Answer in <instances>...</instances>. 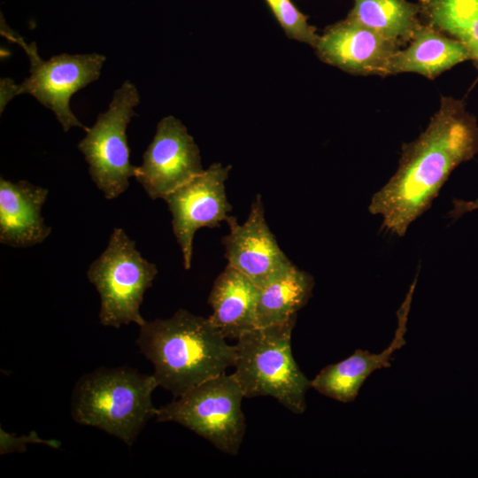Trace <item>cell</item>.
<instances>
[{
  "instance_id": "d6986e66",
  "label": "cell",
  "mask_w": 478,
  "mask_h": 478,
  "mask_svg": "<svg viewBox=\"0 0 478 478\" xmlns=\"http://www.w3.org/2000/svg\"><path fill=\"white\" fill-rule=\"evenodd\" d=\"M425 23L460 42L478 69V0H418Z\"/></svg>"
},
{
  "instance_id": "5b68a950",
  "label": "cell",
  "mask_w": 478,
  "mask_h": 478,
  "mask_svg": "<svg viewBox=\"0 0 478 478\" xmlns=\"http://www.w3.org/2000/svg\"><path fill=\"white\" fill-rule=\"evenodd\" d=\"M1 35L19 44L30 62L29 76L17 84L10 78L0 81V112L16 96L28 94L50 110L67 132L73 127H85L70 107L72 96L93 81H96L105 62V57L98 53L67 54L41 58L35 42L27 43L12 30L1 17Z\"/></svg>"
},
{
  "instance_id": "9c48e42d",
  "label": "cell",
  "mask_w": 478,
  "mask_h": 478,
  "mask_svg": "<svg viewBox=\"0 0 478 478\" xmlns=\"http://www.w3.org/2000/svg\"><path fill=\"white\" fill-rule=\"evenodd\" d=\"M230 168L214 163L163 198L173 217V235L186 269L191 266L196 232L204 227H219L229 218L232 206L227 198L225 182Z\"/></svg>"
},
{
  "instance_id": "4fadbf2b",
  "label": "cell",
  "mask_w": 478,
  "mask_h": 478,
  "mask_svg": "<svg viewBox=\"0 0 478 478\" xmlns=\"http://www.w3.org/2000/svg\"><path fill=\"white\" fill-rule=\"evenodd\" d=\"M416 281L397 312V326L390 344L380 353L358 349L345 359L323 367L311 380L312 388L320 394L342 403L355 400L370 374L391 366L393 353L405 344L408 314Z\"/></svg>"
},
{
  "instance_id": "9a60e30c",
  "label": "cell",
  "mask_w": 478,
  "mask_h": 478,
  "mask_svg": "<svg viewBox=\"0 0 478 478\" xmlns=\"http://www.w3.org/2000/svg\"><path fill=\"white\" fill-rule=\"evenodd\" d=\"M257 287L242 273L227 265L214 281L208 304V317L226 338L238 339L257 328Z\"/></svg>"
},
{
  "instance_id": "277c9868",
  "label": "cell",
  "mask_w": 478,
  "mask_h": 478,
  "mask_svg": "<svg viewBox=\"0 0 478 478\" xmlns=\"http://www.w3.org/2000/svg\"><path fill=\"white\" fill-rule=\"evenodd\" d=\"M297 316L275 325L256 328L236 339L235 371L244 397H272L289 411L306 409L311 380L297 364L291 335Z\"/></svg>"
},
{
  "instance_id": "7402d4cb",
  "label": "cell",
  "mask_w": 478,
  "mask_h": 478,
  "mask_svg": "<svg viewBox=\"0 0 478 478\" xmlns=\"http://www.w3.org/2000/svg\"><path fill=\"white\" fill-rule=\"evenodd\" d=\"M453 208L450 212V216L458 219L466 212L478 210V198L475 200L466 201L463 199H453Z\"/></svg>"
},
{
  "instance_id": "e0dca14e",
  "label": "cell",
  "mask_w": 478,
  "mask_h": 478,
  "mask_svg": "<svg viewBox=\"0 0 478 478\" xmlns=\"http://www.w3.org/2000/svg\"><path fill=\"white\" fill-rule=\"evenodd\" d=\"M313 287V277L292 265L258 288L257 328L283 323L296 317L309 301Z\"/></svg>"
},
{
  "instance_id": "7a4b0ae2",
  "label": "cell",
  "mask_w": 478,
  "mask_h": 478,
  "mask_svg": "<svg viewBox=\"0 0 478 478\" xmlns=\"http://www.w3.org/2000/svg\"><path fill=\"white\" fill-rule=\"evenodd\" d=\"M136 343L153 365L158 385L175 397L235 365V345L209 318L183 309L168 319L145 321Z\"/></svg>"
},
{
  "instance_id": "5bb4252c",
  "label": "cell",
  "mask_w": 478,
  "mask_h": 478,
  "mask_svg": "<svg viewBox=\"0 0 478 478\" xmlns=\"http://www.w3.org/2000/svg\"><path fill=\"white\" fill-rule=\"evenodd\" d=\"M49 190L27 181L0 178V242L25 248L42 243L51 227L45 224L42 208Z\"/></svg>"
},
{
  "instance_id": "7c38bea8",
  "label": "cell",
  "mask_w": 478,
  "mask_h": 478,
  "mask_svg": "<svg viewBox=\"0 0 478 478\" xmlns=\"http://www.w3.org/2000/svg\"><path fill=\"white\" fill-rule=\"evenodd\" d=\"M396 43L347 17L328 26L315 46L326 64L354 75L386 76Z\"/></svg>"
},
{
  "instance_id": "44dd1931",
  "label": "cell",
  "mask_w": 478,
  "mask_h": 478,
  "mask_svg": "<svg viewBox=\"0 0 478 478\" xmlns=\"http://www.w3.org/2000/svg\"><path fill=\"white\" fill-rule=\"evenodd\" d=\"M32 443H46L50 447L58 448L59 443L55 440H43L40 438L35 431L28 436H23L16 438L1 428V454H6L13 451L23 452L26 451V444Z\"/></svg>"
},
{
  "instance_id": "ffe728a7",
  "label": "cell",
  "mask_w": 478,
  "mask_h": 478,
  "mask_svg": "<svg viewBox=\"0 0 478 478\" xmlns=\"http://www.w3.org/2000/svg\"><path fill=\"white\" fill-rule=\"evenodd\" d=\"M289 39L316 46L320 35L290 0H265Z\"/></svg>"
},
{
  "instance_id": "30bf717a",
  "label": "cell",
  "mask_w": 478,
  "mask_h": 478,
  "mask_svg": "<svg viewBox=\"0 0 478 478\" xmlns=\"http://www.w3.org/2000/svg\"><path fill=\"white\" fill-rule=\"evenodd\" d=\"M199 149L186 127L166 116L136 166L135 178L151 199L169 193L204 172Z\"/></svg>"
},
{
  "instance_id": "52a82bcc",
  "label": "cell",
  "mask_w": 478,
  "mask_h": 478,
  "mask_svg": "<svg viewBox=\"0 0 478 478\" xmlns=\"http://www.w3.org/2000/svg\"><path fill=\"white\" fill-rule=\"evenodd\" d=\"M243 397L234 375L223 374L157 409L155 417L159 422H176L220 451L236 455L246 431Z\"/></svg>"
},
{
  "instance_id": "8fae6325",
  "label": "cell",
  "mask_w": 478,
  "mask_h": 478,
  "mask_svg": "<svg viewBox=\"0 0 478 478\" xmlns=\"http://www.w3.org/2000/svg\"><path fill=\"white\" fill-rule=\"evenodd\" d=\"M229 233L222 238L225 258L231 266L261 288L293 264L279 247L270 230L260 196L251 204L246 221L235 217L226 221Z\"/></svg>"
},
{
  "instance_id": "ba28073f",
  "label": "cell",
  "mask_w": 478,
  "mask_h": 478,
  "mask_svg": "<svg viewBox=\"0 0 478 478\" xmlns=\"http://www.w3.org/2000/svg\"><path fill=\"white\" fill-rule=\"evenodd\" d=\"M140 103L135 85L125 81L115 89L107 110L97 116L86 135L78 143L89 165V173L106 199L125 192L129 179L135 177L136 166L129 160L127 127L136 115Z\"/></svg>"
},
{
  "instance_id": "ac0fdd59",
  "label": "cell",
  "mask_w": 478,
  "mask_h": 478,
  "mask_svg": "<svg viewBox=\"0 0 478 478\" xmlns=\"http://www.w3.org/2000/svg\"><path fill=\"white\" fill-rule=\"evenodd\" d=\"M347 18L401 47L420 26L418 4L407 0H353Z\"/></svg>"
},
{
  "instance_id": "2e32d148",
  "label": "cell",
  "mask_w": 478,
  "mask_h": 478,
  "mask_svg": "<svg viewBox=\"0 0 478 478\" xmlns=\"http://www.w3.org/2000/svg\"><path fill=\"white\" fill-rule=\"evenodd\" d=\"M466 60H469V55L460 42L421 23L408 46L391 56L386 76L415 73L433 80Z\"/></svg>"
},
{
  "instance_id": "6da1fadb",
  "label": "cell",
  "mask_w": 478,
  "mask_h": 478,
  "mask_svg": "<svg viewBox=\"0 0 478 478\" xmlns=\"http://www.w3.org/2000/svg\"><path fill=\"white\" fill-rule=\"evenodd\" d=\"M478 155V124L461 100L441 96L426 129L402 146L397 170L374 194L368 211L398 237L428 211L454 169Z\"/></svg>"
},
{
  "instance_id": "3957f363",
  "label": "cell",
  "mask_w": 478,
  "mask_h": 478,
  "mask_svg": "<svg viewBox=\"0 0 478 478\" xmlns=\"http://www.w3.org/2000/svg\"><path fill=\"white\" fill-rule=\"evenodd\" d=\"M152 375L128 367L99 368L77 382L71 413L81 424L98 428L131 446L156 415Z\"/></svg>"
},
{
  "instance_id": "8992f818",
  "label": "cell",
  "mask_w": 478,
  "mask_h": 478,
  "mask_svg": "<svg viewBox=\"0 0 478 478\" xmlns=\"http://www.w3.org/2000/svg\"><path fill=\"white\" fill-rule=\"evenodd\" d=\"M157 274L156 265L141 255L135 242L122 228L115 227L106 249L87 272L100 295L101 324L120 328L134 322L143 326L146 320L140 306Z\"/></svg>"
}]
</instances>
